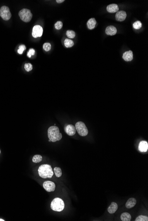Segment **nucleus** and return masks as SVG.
Wrapping results in <instances>:
<instances>
[{
    "instance_id": "obj_5",
    "label": "nucleus",
    "mask_w": 148,
    "mask_h": 221,
    "mask_svg": "<svg viewBox=\"0 0 148 221\" xmlns=\"http://www.w3.org/2000/svg\"><path fill=\"white\" fill-rule=\"evenodd\" d=\"M19 15L21 19L25 22H29L32 17L31 11L26 9H24L20 11L19 12Z\"/></svg>"
},
{
    "instance_id": "obj_17",
    "label": "nucleus",
    "mask_w": 148,
    "mask_h": 221,
    "mask_svg": "<svg viewBox=\"0 0 148 221\" xmlns=\"http://www.w3.org/2000/svg\"><path fill=\"white\" fill-rule=\"evenodd\" d=\"M96 24V21L95 19L94 18H91L87 23L88 28L90 30L93 29L95 27Z\"/></svg>"
},
{
    "instance_id": "obj_27",
    "label": "nucleus",
    "mask_w": 148,
    "mask_h": 221,
    "mask_svg": "<svg viewBox=\"0 0 148 221\" xmlns=\"http://www.w3.org/2000/svg\"><path fill=\"white\" fill-rule=\"evenodd\" d=\"M43 49L46 51H50L51 49V45L49 43H45L43 45Z\"/></svg>"
},
{
    "instance_id": "obj_9",
    "label": "nucleus",
    "mask_w": 148,
    "mask_h": 221,
    "mask_svg": "<svg viewBox=\"0 0 148 221\" xmlns=\"http://www.w3.org/2000/svg\"><path fill=\"white\" fill-rule=\"evenodd\" d=\"M65 132L66 133L70 136H73L76 133V127L72 124H68L65 127Z\"/></svg>"
},
{
    "instance_id": "obj_19",
    "label": "nucleus",
    "mask_w": 148,
    "mask_h": 221,
    "mask_svg": "<svg viewBox=\"0 0 148 221\" xmlns=\"http://www.w3.org/2000/svg\"><path fill=\"white\" fill-rule=\"evenodd\" d=\"M64 45L66 48H70L74 46V43L72 40L66 39L64 42Z\"/></svg>"
},
{
    "instance_id": "obj_30",
    "label": "nucleus",
    "mask_w": 148,
    "mask_h": 221,
    "mask_svg": "<svg viewBox=\"0 0 148 221\" xmlns=\"http://www.w3.org/2000/svg\"><path fill=\"white\" fill-rule=\"evenodd\" d=\"M64 2V0H57L56 1V2H57V3H61L62 2Z\"/></svg>"
},
{
    "instance_id": "obj_4",
    "label": "nucleus",
    "mask_w": 148,
    "mask_h": 221,
    "mask_svg": "<svg viewBox=\"0 0 148 221\" xmlns=\"http://www.w3.org/2000/svg\"><path fill=\"white\" fill-rule=\"evenodd\" d=\"M76 130L80 136H85L88 133V130L85 124L82 121H79L76 124Z\"/></svg>"
},
{
    "instance_id": "obj_25",
    "label": "nucleus",
    "mask_w": 148,
    "mask_h": 221,
    "mask_svg": "<svg viewBox=\"0 0 148 221\" xmlns=\"http://www.w3.org/2000/svg\"><path fill=\"white\" fill-rule=\"evenodd\" d=\"M24 69L26 71L29 72L32 69V65L30 63H27L24 65Z\"/></svg>"
},
{
    "instance_id": "obj_24",
    "label": "nucleus",
    "mask_w": 148,
    "mask_h": 221,
    "mask_svg": "<svg viewBox=\"0 0 148 221\" xmlns=\"http://www.w3.org/2000/svg\"><path fill=\"white\" fill-rule=\"evenodd\" d=\"M66 34L68 38L71 39H73L76 36L75 32L71 30H68L66 32Z\"/></svg>"
},
{
    "instance_id": "obj_10",
    "label": "nucleus",
    "mask_w": 148,
    "mask_h": 221,
    "mask_svg": "<svg viewBox=\"0 0 148 221\" xmlns=\"http://www.w3.org/2000/svg\"><path fill=\"white\" fill-rule=\"evenodd\" d=\"M126 13L123 11H120L117 12L115 18L117 21H123L125 20L126 17Z\"/></svg>"
},
{
    "instance_id": "obj_33",
    "label": "nucleus",
    "mask_w": 148,
    "mask_h": 221,
    "mask_svg": "<svg viewBox=\"0 0 148 221\" xmlns=\"http://www.w3.org/2000/svg\"><path fill=\"white\" fill-rule=\"evenodd\" d=\"M0 153H1V150H0Z\"/></svg>"
},
{
    "instance_id": "obj_6",
    "label": "nucleus",
    "mask_w": 148,
    "mask_h": 221,
    "mask_svg": "<svg viewBox=\"0 0 148 221\" xmlns=\"http://www.w3.org/2000/svg\"><path fill=\"white\" fill-rule=\"evenodd\" d=\"M0 16L5 20H9L12 16L9 8L6 6H2L0 9Z\"/></svg>"
},
{
    "instance_id": "obj_32",
    "label": "nucleus",
    "mask_w": 148,
    "mask_h": 221,
    "mask_svg": "<svg viewBox=\"0 0 148 221\" xmlns=\"http://www.w3.org/2000/svg\"><path fill=\"white\" fill-rule=\"evenodd\" d=\"M49 142H51V141H50V139H49Z\"/></svg>"
},
{
    "instance_id": "obj_26",
    "label": "nucleus",
    "mask_w": 148,
    "mask_h": 221,
    "mask_svg": "<svg viewBox=\"0 0 148 221\" xmlns=\"http://www.w3.org/2000/svg\"><path fill=\"white\" fill-rule=\"evenodd\" d=\"M26 49L25 46L24 45H21L19 47V49L17 50V52L20 54H23V51L25 50Z\"/></svg>"
},
{
    "instance_id": "obj_22",
    "label": "nucleus",
    "mask_w": 148,
    "mask_h": 221,
    "mask_svg": "<svg viewBox=\"0 0 148 221\" xmlns=\"http://www.w3.org/2000/svg\"><path fill=\"white\" fill-rule=\"evenodd\" d=\"M133 26L134 28L138 30L142 27V24L140 21H137L133 24Z\"/></svg>"
},
{
    "instance_id": "obj_3",
    "label": "nucleus",
    "mask_w": 148,
    "mask_h": 221,
    "mask_svg": "<svg viewBox=\"0 0 148 221\" xmlns=\"http://www.w3.org/2000/svg\"><path fill=\"white\" fill-rule=\"evenodd\" d=\"M65 205L64 201L59 198H56L51 202V208L53 211L60 212L64 210Z\"/></svg>"
},
{
    "instance_id": "obj_21",
    "label": "nucleus",
    "mask_w": 148,
    "mask_h": 221,
    "mask_svg": "<svg viewBox=\"0 0 148 221\" xmlns=\"http://www.w3.org/2000/svg\"><path fill=\"white\" fill-rule=\"evenodd\" d=\"M32 160L33 163H39L42 160V157L41 155L36 154V155H35L33 156Z\"/></svg>"
},
{
    "instance_id": "obj_14",
    "label": "nucleus",
    "mask_w": 148,
    "mask_h": 221,
    "mask_svg": "<svg viewBox=\"0 0 148 221\" xmlns=\"http://www.w3.org/2000/svg\"><path fill=\"white\" fill-rule=\"evenodd\" d=\"M137 203V200L136 199L133 198H131L127 200L126 203L125 204V206L128 209H130L133 208L135 206Z\"/></svg>"
},
{
    "instance_id": "obj_16",
    "label": "nucleus",
    "mask_w": 148,
    "mask_h": 221,
    "mask_svg": "<svg viewBox=\"0 0 148 221\" xmlns=\"http://www.w3.org/2000/svg\"><path fill=\"white\" fill-rule=\"evenodd\" d=\"M118 206L115 202H112L110 206L108 208V211L110 214L115 213L118 210Z\"/></svg>"
},
{
    "instance_id": "obj_1",
    "label": "nucleus",
    "mask_w": 148,
    "mask_h": 221,
    "mask_svg": "<svg viewBox=\"0 0 148 221\" xmlns=\"http://www.w3.org/2000/svg\"><path fill=\"white\" fill-rule=\"evenodd\" d=\"M48 132V137L51 142H56L62 139V134L60 133L59 128L56 126H51L49 127Z\"/></svg>"
},
{
    "instance_id": "obj_7",
    "label": "nucleus",
    "mask_w": 148,
    "mask_h": 221,
    "mask_svg": "<svg viewBox=\"0 0 148 221\" xmlns=\"http://www.w3.org/2000/svg\"><path fill=\"white\" fill-rule=\"evenodd\" d=\"M43 187L48 192L54 191L56 189V185L51 181H46L43 183Z\"/></svg>"
},
{
    "instance_id": "obj_23",
    "label": "nucleus",
    "mask_w": 148,
    "mask_h": 221,
    "mask_svg": "<svg viewBox=\"0 0 148 221\" xmlns=\"http://www.w3.org/2000/svg\"><path fill=\"white\" fill-rule=\"evenodd\" d=\"M135 221H148V217L144 215H140L138 216L136 219Z\"/></svg>"
},
{
    "instance_id": "obj_15",
    "label": "nucleus",
    "mask_w": 148,
    "mask_h": 221,
    "mask_svg": "<svg viewBox=\"0 0 148 221\" xmlns=\"http://www.w3.org/2000/svg\"><path fill=\"white\" fill-rule=\"evenodd\" d=\"M107 11L110 13H115L117 12L119 10L118 5L116 4H111L108 5L106 8Z\"/></svg>"
},
{
    "instance_id": "obj_20",
    "label": "nucleus",
    "mask_w": 148,
    "mask_h": 221,
    "mask_svg": "<svg viewBox=\"0 0 148 221\" xmlns=\"http://www.w3.org/2000/svg\"><path fill=\"white\" fill-rule=\"evenodd\" d=\"M54 171L56 177L59 178L62 176V170H61L60 168L58 167H55L54 169Z\"/></svg>"
},
{
    "instance_id": "obj_31",
    "label": "nucleus",
    "mask_w": 148,
    "mask_h": 221,
    "mask_svg": "<svg viewBox=\"0 0 148 221\" xmlns=\"http://www.w3.org/2000/svg\"><path fill=\"white\" fill-rule=\"evenodd\" d=\"M0 221H5V220L2 219H0Z\"/></svg>"
},
{
    "instance_id": "obj_13",
    "label": "nucleus",
    "mask_w": 148,
    "mask_h": 221,
    "mask_svg": "<svg viewBox=\"0 0 148 221\" xmlns=\"http://www.w3.org/2000/svg\"><path fill=\"white\" fill-rule=\"evenodd\" d=\"M117 30L115 27L113 26H110L106 27V33L107 35H113L116 34Z\"/></svg>"
},
{
    "instance_id": "obj_11",
    "label": "nucleus",
    "mask_w": 148,
    "mask_h": 221,
    "mask_svg": "<svg viewBox=\"0 0 148 221\" xmlns=\"http://www.w3.org/2000/svg\"><path fill=\"white\" fill-rule=\"evenodd\" d=\"M148 143L145 141H142L139 143L138 150L140 152H145L148 151Z\"/></svg>"
},
{
    "instance_id": "obj_12",
    "label": "nucleus",
    "mask_w": 148,
    "mask_h": 221,
    "mask_svg": "<svg viewBox=\"0 0 148 221\" xmlns=\"http://www.w3.org/2000/svg\"><path fill=\"white\" fill-rule=\"evenodd\" d=\"M123 58L126 61H131L133 59V54L132 51L130 50L124 53L123 55Z\"/></svg>"
},
{
    "instance_id": "obj_18",
    "label": "nucleus",
    "mask_w": 148,
    "mask_h": 221,
    "mask_svg": "<svg viewBox=\"0 0 148 221\" xmlns=\"http://www.w3.org/2000/svg\"><path fill=\"white\" fill-rule=\"evenodd\" d=\"M121 219L123 221H130L131 219V216L128 213L124 212L121 215Z\"/></svg>"
},
{
    "instance_id": "obj_8",
    "label": "nucleus",
    "mask_w": 148,
    "mask_h": 221,
    "mask_svg": "<svg viewBox=\"0 0 148 221\" xmlns=\"http://www.w3.org/2000/svg\"><path fill=\"white\" fill-rule=\"evenodd\" d=\"M43 30L42 27L39 25H36L33 27L32 32V35L33 37L36 38L40 37L42 35Z\"/></svg>"
},
{
    "instance_id": "obj_29",
    "label": "nucleus",
    "mask_w": 148,
    "mask_h": 221,
    "mask_svg": "<svg viewBox=\"0 0 148 221\" xmlns=\"http://www.w3.org/2000/svg\"><path fill=\"white\" fill-rule=\"evenodd\" d=\"M35 51L34 49H30L29 50V52H28L27 56L28 57L30 58L32 56H33L35 54Z\"/></svg>"
},
{
    "instance_id": "obj_2",
    "label": "nucleus",
    "mask_w": 148,
    "mask_h": 221,
    "mask_svg": "<svg viewBox=\"0 0 148 221\" xmlns=\"http://www.w3.org/2000/svg\"><path fill=\"white\" fill-rule=\"evenodd\" d=\"M39 176L43 178H51L53 175V171L51 166L49 164L42 165L38 169Z\"/></svg>"
},
{
    "instance_id": "obj_28",
    "label": "nucleus",
    "mask_w": 148,
    "mask_h": 221,
    "mask_svg": "<svg viewBox=\"0 0 148 221\" xmlns=\"http://www.w3.org/2000/svg\"><path fill=\"white\" fill-rule=\"evenodd\" d=\"M63 27V23L61 21H57L55 24V27L57 30H60Z\"/></svg>"
}]
</instances>
